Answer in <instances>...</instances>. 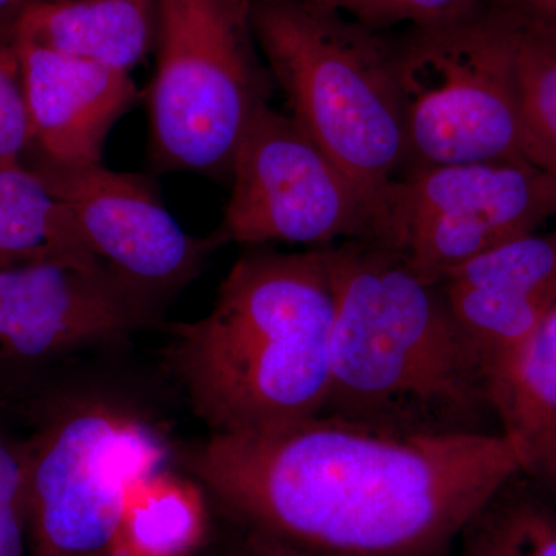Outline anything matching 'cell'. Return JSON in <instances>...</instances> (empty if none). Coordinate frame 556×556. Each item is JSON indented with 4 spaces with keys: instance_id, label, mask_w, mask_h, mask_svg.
<instances>
[{
    "instance_id": "6da1fadb",
    "label": "cell",
    "mask_w": 556,
    "mask_h": 556,
    "mask_svg": "<svg viewBox=\"0 0 556 556\" xmlns=\"http://www.w3.org/2000/svg\"><path fill=\"white\" fill-rule=\"evenodd\" d=\"M185 466L244 529L311 556H442L525 477L503 433H402L325 415L208 434Z\"/></svg>"
},
{
    "instance_id": "7a4b0ae2",
    "label": "cell",
    "mask_w": 556,
    "mask_h": 556,
    "mask_svg": "<svg viewBox=\"0 0 556 556\" xmlns=\"http://www.w3.org/2000/svg\"><path fill=\"white\" fill-rule=\"evenodd\" d=\"M327 251L336 320L321 415L402 433H500L484 369L441 281L376 241Z\"/></svg>"
},
{
    "instance_id": "3957f363",
    "label": "cell",
    "mask_w": 556,
    "mask_h": 556,
    "mask_svg": "<svg viewBox=\"0 0 556 556\" xmlns=\"http://www.w3.org/2000/svg\"><path fill=\"white\" fill-rule=\"evenodd\" d=\"M334 320L327 247L251 248L211 313L170 328L169 362L211 434L277 430L324 412Z\"/></svg>"
},
{
    "instance_id": "277c9868",
    "label": "cell",
    "mask_w": 556,
    "mask_h": 556,
    "mask_svg": "<svg viewBox=\"0 0 556 556\" xmlns=\"http://www.w3.org/2000/svg\"><path fill=\"white\" fill-rule=\"evenodd\" d=\"M251 20L288 115L356 186L375 232L408 160L393 40L309 0H251Z\"/></svg>"
},
{
    "instance_id": "5b68a950",
    "label": "cell",
    "mask_w": 556,
    "mask_h": 556,
    "mask_svg": "<svg viewBox=\"0 0 556 556\" xmlns=\"http://www.w3.org/2000/svg\"><path fill=\"white\" fill-rule=\"evenodd\" d=\"M407 169L522 163L556 177V152L530 126L515 73L514 25L496 2L408 28L393 40Z\"/></svg>"
},
{
    "instance_id": "8992f818",
    "label": "cell",
    "mask_w": 556,
    "mask_h": 556,
    "mask_svg": "<svg viewBox=\"0 0 556 556\" xmlns=\"http://www.w3.org/2000/svg\"><path fill=\"white\" fill-rule=\"evenodd\" d=\"M153 49L146 97L152 163L229 178L249 123L276 89L251 0H155Z\"/></svg>"
},
{
    "instance_id": "52a82bcc",
    "label": "cell",
    "mask_w": 556,
    "mask_h": 556,
    "mask_svg": "<svg viewBox=\"0 0 556 556\" xmlns=\"http://www.w3.org/2000/svg\"><path fill=\"white\" fill-rule=\"evenodd\" d=\"M30 556H113L131 489L166 467L169 447L134 409L65 402L22 448Z\"/></svg>"
},
{
    "instance_id": "ba28073f",
    "label": "cell",
    "mask_w": 556,
    "mask_h": 556,
    "mask_svg": "<svg viewBox=\"0 0 556 556\" xmlns=\"http://www.w3.org/2000/svg\"><path fill=\"white\" fill-rule=\"evenodd\" d=\"M556 217V177L522 163L413 167L390 186L371 240L428 280Z\"/></svg>"
},
{
    "instance_id": "9c48e42d",
    "label": "cell",
    "mask_w": 556,
    "mask_h": 556,
    "mask_svg": "<svg viewBox=\"0 0 556 556\" xmlns=\"http://www.w3.org/2000/svg\"><path fill=\"white\" fill-rule=\"evenodd\" d=\"M230 195L214 230L219 247L369 240L372 214L351 179L288 113L268 104L241 138Z\"/></svg>"
},
{
    "instance_id": "30bf717a",
    "label": "cell",
    "mask_w": 556,
    "mask_h": 556,
    "mask_svg": "<svg viewBox=\"0 0 556 556\" xmlns=\"http://www.w3.org/2000/svg\"><path fill=\"white\" fill-rule=\"evenodd\" d=\"M28 169L67 204L94 257L159 309L199 276L219 248L214 233L197 239L186 232L141 175L102 164Z\"/></svg>"
},
{
    "instance_id": "8fae6325",
    "label": "cell",
    "mask_w": 556,
    "mask_h": 556,
    "mask_svg": "<svg viewBox=\"0 0 556 556\" xmlns=\"http://www.w3.org/2000/svg\"><path fill=\"white\" fill-rule=\"evenodd\" d=\"M108 268L62 262L0 266V378L27 375L160 321Z\"/></svg>"
},
{
    "instance_id": "7c38bea8",
    "label": "cell",
    "mask_w": 556,
    "mask_h": 556,
    "mask_svg": "<svg viewBox=\"0 0 556 556\" xmlns=\"http://www.w3.org/2000/svg\"><path fill=\"white\" fill-rule=\"evenodd\" d=\"M31 146L27 167L101 164L110 130L139 100L129 73L20 43Z\"/></svg>"
},
{
    "instance_id": "4fadbf2b",
    "label": "cell",
    "mask_w": 556,
    "mask_h": 556,
    "mask_svg": "<svg viewBox=\"0 0 556 556\" xmlns=\"http://www.w3.org/2000/svg\"><path fill=\"white\" fill-rule=\"evenodd\" d=\"M17 42L129 73L155 38V0H33Z\"/></svg>"
},
{
    "instance_id": "5bb4252c",
    "label": "cell",
    "mask_w": 556,
    "mask_h": 556,
    "mask_svg": "<svg viewBox=\"0 0 556 556\" xmlns=\"http://www.w3.org/2000/svg\"><path fill=\"white\" fill-rule=\"evenodd\" d=\"M490 402L497 430L521 456L525 477L556 489V303L493 380Z\"/></svg>"
},
{
    "instance_id": "9a60e30c",
    "label": "cell",
    "mask_w": 556,
    "mask_h": 556,
    "mask_svg": "<svg viewBox=\"0 0 556 556\" xmlns=\"http://www.w3.org/2000/svg\"><path fill=\"white\" fill-rule=\"evenodd\" d=\"M62 262L105 268L64 203L22 166L0 169V266Z\"/></svg>"
},
{
    "instance_id": "2e32d148",
    "label": "cell",
    "mask_w": 556,
    "mask_h": 556,
    "mask_svg": "<svg viewBox=\"0 0 556 556\" xmlns=\"http://www.w3.org/2000/svg\"><path fill=\"white\" fill-rule=\"evenodd\" d=\"M206 532L201 484L164 467L131 489L113 556H190Z\"/></svg>"
},
{
    "instance_id": "e0dca14e",
    "label": "cell",
    "mask_w": 556,
    "mask_h": 556,
    "mask_svg": "<svg viewBox=\"0 0 556 556\" xmlns=\"http://www.w3.org/2000/svg\"><path fill=\"white\" fill-rule=\"evenodd\" d=\"M490 386L533 338L556 302L497 289L441 281Z\"/></svg>"
},
{
    "instance_id": "ac0fdd59",
    "label": "cell",
    "mask_w": 556,
    "mask_h": 556,
    "mask_svg": "<svg viewBox=\"0 0 556 556\" xmlns=\"http://www.w3.org/2000/svg\"><path fill=\"white\" fill-rule=\"evenodd\" d=\"M511 479L464 530L482 556H556V515L515 490Z\"/></svg>"
},
{
    "instance_id": "d6986e66",
    "label": "cell",
    "mask_w": 556,
    "mask_h": 556,
    "mask_svg": "<svg viewBox=\"0 0 556 556\" xmlns=\"http://www.w3.org/2000/svg\"><path fill=\"white\" fill-rule=\"evenodd\" d=\"M444 280L556 302V232L507 241L453 269Z\"/></svg>"
},
{
    "instance_id": "ffe728a7",
    "label": "cell",
    "mask_w": 556,
    "mask_h": 556,
    "mask_svg": "<svg viewBox=\"0 0 556 556\" xmlns=\"http://www.w3.org/2000/svg\"><path fill=\"white\" fill-rule=\"evenodd\" d=\"M506 10L514 25L515 73L522 109L538 137L556 152V27Z\"/></svg>"
},
{
    "instance_id": "44dd1931",
    "label": "cell",
    "mask_w": 556,
    "mask_h": 556,
    "mask_svg": "<svg viewBox=\"0 0 556 556\" xmlns=\"http://www.w3.org/2000/svg\"><path fill=\"white\" fill-rule=\"evenodd\" d=\"M346 14L351 20L383 31L394 25L408 28L438 24L464 16L481 5L482 0H309Z\"/></svg>"
},
{
    "instance_id": "7402d4cb",
    "label": "cell",
    "mask_w": 556,
    "mask_h": 556,
    "mask_svg": "<svg viewBox=\"0 0 556 556\" xmlns=\"http://www.w3.org/2000/svg\"><path fill=\"white\" fill-rule=\"evenodd\" d=\"M31 146L17 39L0 38V169L22 166Z\"/></svg>"
},
{
    "instance_id": "603a6c76",
    "label": "cell",
    "mask_w": 556,
    "mask_h": 556,
    "mask_svg": "<svg viewBox=\"0 0 556 556\" xmlns=\"http://www.w3.org/2000/svg\"><path fill=\"white\" fill-rule=\"evenodd\" d=\"M0 556H30L24 453L0 433Z\"/></svg>"
},
{
    "instance_id": "cb8c5ba5",
    "label": "cell",
    "mask_w": 556,
    "mask_h": 556,
    "mask_svg": "<svg viewBox=\"0 0 556 556\" xmlns=\"http://www.w3.org/2000/svg\"><path fill=\"white\" fill-rule=\"evenodd\" d=\"M233 556H311L276 538L247 530Z\"/></svg>"
},
{
    "instance_id": "d4e9b609",
    "label": "cell",
    "mask_w": 556,
    "mask_h": 556,
    "mask_svg": "<svg viewBox=\"0 0 556 556\" xmlns=\"http://www.w3.org/2000/svg\"><path fill=\"white\" fill-rule=\"evenodd\" d=\"M504 9L556 27V0H495Z\"/></svg>"
},
{
    "instance_id": "484cf974",
    "label": "cell",
    "mask_w": 556,
    "mask_h": 556,
    "mask_svg": "<svg viewBox=\"0 0 556 556\" xmlns=\"http://www.w3.org/2000/svg\"><path fill=\"white\" fill-rule=\"evenodd\" d=\"M33 0H0V38H16L22 13Z\"/></svg>"
},
{
    "instance_id": "4316f807",
    "label": "cell",
    "mask_w": 556,
    "mask_h": 556,
    "mask_svg": "<svg viewBox=\"0 0 556 556\" xmlns=\"http://www.w3.org/2000/svg\"><path fill=\"white\" fill-rule=\"evenodd\" d=\"M460 556H482L478 551H475L473 547L468 546V544L464 543L463 554Z\"/></svg>"
}]
</instances>
